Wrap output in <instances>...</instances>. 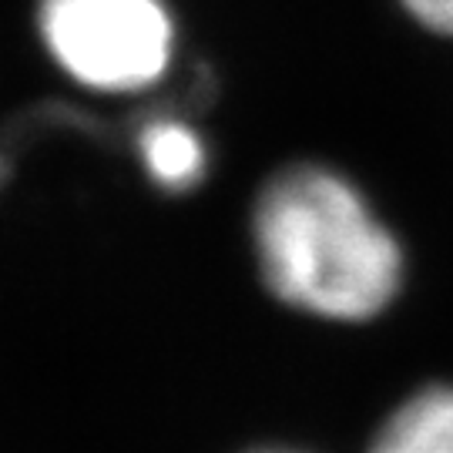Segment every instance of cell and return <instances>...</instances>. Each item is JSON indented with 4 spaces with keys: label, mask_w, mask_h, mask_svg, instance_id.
<instances>
[{
    "label": "cell",
    "mask_w": 453,
    "mask_h": 453,
    "mask_svg": "<svg viewBox=\"0 0 453 453\" xmlns=\"http://www.w3.org/2000/svg\"><path fill=\"white\" fill-rule=\"evenodd\" d=\"M262 286L333 326H366L400 303L406 249L346 172L296 162L262 181L249 215Z\"/></svg>",
    "instance_id": "6da1fadb"
},
{
    "label": "cell",
    "mask_w": 453,
    "mask_h": 453,
    "mask_svg": "<svg viewBox=\"0 0 453 453\" xmlns=\"http://www.w3.org/2000/svg\"><path fill=\"white\" fill-rule=\"evenodd\" d=\"M252 453H309V450H296V447H259Z\"/></svg>",
    "instance_id": "8992f818"
},
{
    "label": "cell",
    "mask_w": 453,
    "mask_h": 453,
    "mask_svg": "<svg viewBox=\"0 0 453 453\" xmlns=\"http://www.w3.org/2000/svg\"><path fill=\"white\" fill-rule=\"evenodd\" d=\"M366 453H453V383H426L400 400Z\"/></svg>",
    "instance_id": "277c9868"
},
{
    "label": "cell",
    "mask_w": 453,
    "mask_h": 453,
    "mask_svg": "<svg viewBox=\"0 0 453 453\" xmlns=\"http://www.w3.org/2000/svg\"><path fill=\"white\" fill-rule=\"evenodd\" d=\"M4 175H7V165L0 162V181H4Z\"/></svg>",
    "instance_id": "52a82bcc"
},
{
    "label": "cell",
    "mask_w": 453,
    "mask_h": 453,
    "mask_svg": "<svg viewBox=\"0 0 453 453\" xmlns=\"http://www.w3.org/2000/svg\"><path fill=\"white\" fill-rule=\"evenodd\" d=\"M420 27L440 37H453V0H400Z\"/></svg>",
    "instance_id": "5b68a950"
},
{
    "label": "cell",
    "mask_w": 453,
    "mask_h": 453,
    "mask_svg": "<svg viewBox=\"0 0 453 453\" xmlns=\"http://www.w3.org/2000/svg\"><path fill=\"white\" fill-rule=\"evenodd\" d=\"M134 155L151 188L162 195H188L209 179L211 155L205 138L175 114L148 118L134 134Z\"/></svg>",
    "instance_id": "3957f363"
},
{
    "label": "cell",
    "mask_w": 453,
    "mask_h": 453,
    "mask_svg": "<svg viewBox=\"0 0 453 453\" xmlns=\"http://www.w3.org/2000/svg\"><path fill=\"white\" fill-rule=\"evenodd\" d=\"M37 34L71 81L101 95L155 88L175 58L162 0H41Z\"/></svg>",
    "instance_id": "7a4b0ae2"
}]
</instances>
